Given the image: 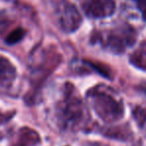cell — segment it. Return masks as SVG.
I'll return each instance as SVG.
<instances>
[{
	"label": "cell",
	"instance_id": "1",
	"mask_svg": "<svg viewBox=\"0 0 146 146\" xmlns=\"http://www.w3.org/2000/svg\"><path fill=\"white\" fill-rule=\"evenodd\" d=\"M88 100L96 113L106 122H114L123 115V104L113 90L98 86L88 92Z\"/></svg>",
	"mask_w": 146,
	"mask_h": 146
},
{
	"label": "cell",
	"instance_id": "2",
	"mask_svg": "<svg viewBox=\"0 0 146 146\" xmlns=\"http://www.w3.org/2000/svg\"><path fill=\"white\" fill-rule=\"evenodd\" d=\"M57 117L64 129H75L86 122V108L75 88L70 84L66 87L64 98L57 106Z\"/></svg>",
	"mask_w": 146,
	"mask_h": 146
},
{
	"label": "cell",
	"instance_id": "3",
	"mask_svg": "<svg viewBox=\"0 0 146 146\" xmlns=\"http://www.w3.org/2000/svg\"><path fill=\"white\" fill-rule=\"evenodd\" d=\"M92 41L100 43L104 48L114 54H120L134 45L136 32L131 26L120 24L112 29L96 33Z\"/></svg>",
	"mask_w": 146,
	"mask_h": 146
},
{
	"label": "cell",
	"instance_id": "4",
	"mask_svg": "<svg viewBox=\"0 0 146 146\" xmlns=\"http://www.w3.org/2000/svg\"><path fill=\"white\" fill-rule=\"evenodd\" d=\"M55 15L61 29L66 33H73L79 29L83 18L81 13L69 0H54Z\"/></svg>",
	"mask_w": 146,
	"mask_h": 146
},
{
	"label": "cell",
	"instance_id": "5",
	"mask_svg": "<svg viewBox=\"0 0 146 146\" xmlns=\"http://www.w3.org/2000/svg\"><path fill=\"white\" fill-rule=\"evenodd\" d=\"M81 5L86 15L94 19L110 17L116 7L114 0H81Z\"/></svg>",
	"mask_w": 146,
	"mask_h": 146
},
{
	"label": "cell",
	"instance_id": "6",
	"mask_svg": "<svg viewBox=\"0 0 146 146\" xmlns=\"http://www.w3.org/2000/svg\"><path fill=\"white\" fill-rule=\"evenodd\" d=\"M16 79V69L5 57L0 56V88H8Z\"/></svg>",
	"mask_w": 146,
	"mask_h": 146
},
{
	"label": "cell",
	"instance_id": "7",
	"mask_svg": "<svg viewBox=\"0 0 146 146\" xmlns=\"http://www.w3.org/2000/svg\"><path fill=\"white\" fill-rule=\"evenodd\" d=\"M40 142V136L35 130L24 127L20 129L17 141L12 146H35Z\"/></svg>",
	"mask_w": 146,
	"mask_h": 146
},
{
	"label": "cell",
	"instance_id": "8",
	"mask_svg": "<svg viewBox=\"0 0 146 146\" xmlns=\"http://www.w3.org/2000/svg\"><path fill=\"white\" fill-rule=\"evenodd\" d=\"M130 62L136 67L146 70V45L143 44L138 50L131 55Z\"/></svg>",
	"mask_w": 146,
	"mask_h": 146
},
{
	"label": "cell",
	"instance_id": "9",
	"mask_svg": "<svg viewBox=\"0 0 146 146\" xmlns=\"http://www.w3.org/2000/svg\"><path fill=\"white\" fill-rule=\"evenodd\" d=\"M24 36H25V31L21 29V28H18V29L14 30L13 32L8 35L5 42L9 45L16 44V43L20 42L24 38Z\"/></svg>",
	"mask_w": 146,
	"mask_h": 146
},
{
	"label": "cell",
	"instance_id": "10",
	"mask_svg": "<svg viewBox=\"0 0 146 146\" xmlns=\"http://www.w3.org/2000/svg\"><path fill=\"white\" fill-rule=\"evenodd\" d=\"M134 117L139 123V126L146 132V108H136L134 110Z\"/></svg>",
	"mask_w": 146,
	"mask_h": 146
},
{
	"label": "cell",
	"instance_id": "11",
	"mask_svg": "<svg viewBox=\"0 0 146 146\" xmlns=\"http://www.w3.org/2000/svg\"><path fill=\"white\" fill-rule=\"evenodd\" d=\"M9 25H10L9 19L5 15L0 14V34H2L4 31H6V29L9 27Z\"/></svg>",
	"mask_w": 146,
	"mask_h": 146
},
{
	"label": "cell",
	"instance_id": "12",
	"mask_svg": "<svg viewBox=\"0 0 146 146\" xmlns=\"http://www.w3.org/2000/svg\"><path fill=\"white\" fill-rule=\"evenodd\" d=\"M137 4V7L142 13L143 18L146 20V0H134Z\"/></svg>",
	"mask_w": 146,
	"mask_h": 146
},
{
	"label": "cell",
	"instance_id": "13",
	"mask_svg": "<svg viewBox=\"0 0 146 146\" xmlns=\"http://www.w3.org/2000/svg\"><path fill=\"white\" fill-rule=\"evenodd\" d=\"M12 115H13V112H11V113H9V114L1 113V112H0V125L7 122L8 120H10V119L12 118Z\"/></svg>",
	"mask_w": 146,
	"mask_h": 146
},
{
	"label": "cell",
	"instance_id": "14",
	"mask_svg": "<svg viewBox=\"0 0 146 146\" xmlns=\"http://www.w3.org/2000/svg\"><path fill=\"white\" fill-rule=\"evenodd\" d=\"M96 146H104V145H100V144H98V145H96Z\"/></svg>",
	"mask_w": 146,
	"mask_h": 146
}]
</instances>
